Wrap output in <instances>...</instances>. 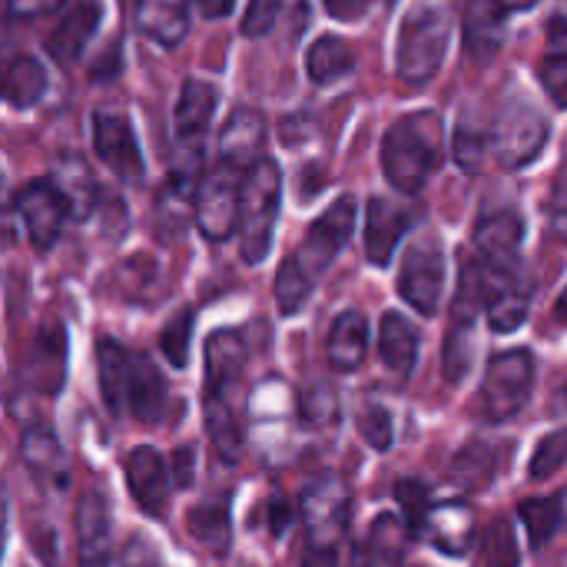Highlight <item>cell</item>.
<instances>
[{
	"label": "cell",
	"mask_w": 567,
	"mask_h": 567,
	"mask_svg": "<svg viewBox=\"0 0 567 567\" xmlns=\"http://www.w3.org/2000/svg\"><path fill=\"white\" fill-rule=\"evenodd\" d=\"M445 163V123L435 110H419L395 120L382 143V173L385 179L405 193L419 196L429 179Z\"/></svg>",
	"instance_id": "1"
},
{
	"label": "cell",
	"mask_w": 567,
	"mask_h": 567,
	"mask_svg": "<svg viewBox=\"0 0 567 567\" xmlns=\"http://www.w3.org/2000/svg\"><path fill=\"white\" fill-rule=\"evenodd\" d=\"M352 492L342 478L322 475L302 492V532L306 551L299 567H336L339 548L349 535Z\"/></svg>",
	"instance_id": "2"
},
{
	"label": "cell",
	"mask_w": 567,
	"mask_h": 567,
	"mask_svg": "<svg viewBox=\"0 0 567 567\" xmlns=\"http://www.w3.org/2000/svg\"><path fill=\"white\" fill-rule=\"evenodd\" d=\"M279 199H282V173L276 159L262 156L246 169L243 186H239V209H236L239 249L249 266H259L272 249Z\"/></svg>",
	"instance_id": "3"
},
{
	"label": "cell",
	"mask_w": 567,
	"mask_h": 567,
	"mask_svg": "<svg viewBox=\"0 0 567 567\" xmlns=\"http://www.w3.org/2000/svg\"><path fill=\"white\" fill-rule=\"evenodd\" d=\"M449 37H452V17L445 7L439 3H415L399 27V40H395V70L399 80L409 86H425L449 50Z\"/></svg>",
	"instance_id": "4"
},
{
	"label": "cell",
	"mask_w": 567,
	"mask_h": 567,
	"mask_svg": "<svg viewBox=\"0 0 567 567\" xmlns=\"http://www.w3.org/2000/svg\"><path fill=\"white\" fill-rule=\"evenodd\" d=\"M535 389V359L528 349H515V352H498L482 379L478 389V415L492 425H502L508 419H515Z\"/></svg>",
	"instance_id": "5"
},
{
	"label": "cell",
	"mask_w": 567,
	"mask_h": 567,
	"mask_svg": "<svg viewBox=\"0 0 567 567\" xmlns=\"http://www.w3.org/2000/svg\"><path fill=\"white\" fill-rule=\"evenodd\" d=\"M548 120L542 116V110L518 96V100H508L495 123L488 126V140H492V153L498 156V163L505 169H522L528 166L548 143Z\"/></svg>",
	"instance_id": "6"
},
{
	"label": "cell",
	"mask_w": 567,
	"mask_h": 567,
	"mask_svg": "<svg viewBox=\"0 0 567 567\" xmlns=\"http://www.w3.org/2000/svg\"><path fill=\"white\" fill-rule=\"evenodd\" d=\"M243 176L246 173L229 163H216L209 173L199 176V186L193 196V223L209 243H226L233 236Z\"/></svg>",
	"instance_id": "7"
},
{
	"label": "cell",
	"mask_w": 567,
	"mask_h": 567,
	"mask_svg": "<svg viewBox=\"0 0 567 567\" xmlns=\"http://www.w3.org/2000/svg\"><path fill=\"white\" fill-rule=\"evenodd\" d=\"M445 286V252L439 236H422L409 246L399 269V296L422 316H435Z\"/></svg>",
	"instance_id": "8"
},
{
	"label": "cell",
	"mask_w": 567,
	"mask_h": 567,
	"mask_svg": "<svg viewBox=\"0 0 567 567\" xmlns=\"http://www.w3.org/2000/svg\"><path fill=\"white\" fill-rule=\"evenodd\" d=\"M355 199L352 196H339L306 233V243L299 246V252L292 256L312 279H319V272L326 266H332V259L346 249V243L355 233Z\"/></svg>",
	"instance_id": "9"
},
{
	"label": "cell",
	"mask_w": 567,
	"mask_h": 567,
	"mask_svg": "<svg viewBox=\"0 0 567 567\" xmlns=\"http://www.w3.org/2000/svg\"><path fill=\"white\" fill-rule=\"evenodd\" d=\"M93 146H96V156L106 163V169L120 183L140 186L146 179V163H143V153L136 143V133L123 113H116V110L93 113Z\"/></svg>",
	"instance_id": "10"
},
{
	"label": "cell",
	"mask_w": 567,
	"mask_h": 567,
	"mask_svg": "<svg viewBox=\"0 0 567 567\" xmlns=\"http://www.w3.org/2000/svg\"><path fill=\"white\" fill-rule=\"evenodd\" d=\"M482 269V312L488 316V326L495 332H515L525 319H528V306H532V292L515 269Z\"/></svg>",
	"instance_id": "11"
},
{
	"label": "cell",
	"mask_w": 567,
	"mask_h": 567,
	"mask_svg": "<svg viewBox=\"0 0 567 567\" xmlns=\"http://www.w3.org/2000/svg\"><path fill=\"white\" fill-rule=\"evenodd\" d=\"M73 528H76V565L113 567V518L103 492L90 488L80 495L73 512Z\"/></svg>",
	"instance_id": "12"
},
{
	"label": "cell",
	"mask_w": 567,
	"mask_h": 567,
	"mask_svg": "<svg viewBox=\"0 0 567 567\" xmlns=\"http://www.w3.org/2000/svg\"><path fill=\"white\" fill-rule=\"evenodd\" d=\"M13 206H17V216L23 219V229H27L33 249L47 252L60 239V229L66 219V206H63L60 193L53 189V183L50 179H30L13 196Z\"/></svg>",
	"instance_id": "13"
},
{
	"label": "cell",
	"mask_w": 567,
	"mask_h": 567,
	"mask_svg": "<svg viewBox=\"0 0 567 567\" xmlns=\"http://www.w3.org/2000/svg\"><path fill=\"white\" fill-rule=\"evenodd\" d=\"M126 485H130V495L133 502L150 515V518H163L166 515V505H169V472H166V462L156 449H133L126 455Z\"/></svg>",
	"instance_id": "14"
},
{
	"label": "cell",
	"mask_w": 567,
	"mask_h": 567,
	"mask_svg": "<svg viewBox=\"0 0 567 567\" xmlns=\"http://www.w3.org/2000/svg\"><path fill=\"white\" fill-rule=\"evenodd\" d=\"M522 239H525V219L515 209H502V213L485 216L475 226L478 262L485 269H515Z\"/></svg>",
	"instance_id": "15"
},
{
	"label": "cell",
	"mask_w": 567,
	"mask_h": 567,
	"mask_svg": "<svg viewBox=\"0 0 567 567\" xmlns=\"http://www.w3.org/2000/svg\"><path fill=\"white\" fill-rule=\"evenodd\" d=\"M219 103V90L206 80H186L173 110V143L176 146H203L206 130L213 123Z\"/></svg>",
	"instance_id": "16"
},
{
	"label": "cell",
	"mask_w": 567,
	"mask_h": 567,
	"mask_svg": "<svg viewBox=\"0 0 567 567\" xmlns=\"http://www.w3.org/2000/svg\"><path fill=\"white\" fill-rule=\"evenodd\" d=\"M266 130V116L256 106H236L219 133V163L246 173L256 159H262Z\"/></svg>",
	"instance_id": "17"
},
{
	"label": "cell",
	"mask_w": 567,
	"mask_h": 567,
	"mask_svg": "<svg viewBox=\"0 0 567 567\" xmlns=\"http://www.w3.org/2000/svg\"><path fill=\"white\" fill-rule=\"evenodd\" d=\"M20 455H23V465L33 475V482L43 485L47 492H63L70 485L66 455H63V445L50 425H30L23 432Z\"/></svg>",
	"instance_id": "18"
},
{
	"label": "cell",
	"mask_w": 567,
	"mask_h": 567,
	"mask_svg": "<svg viewBox=\"0 0 567 567\" xmlns=\"http://www.w3.org/2000/svg\"><path fill=\"white\" fill-rule=\"evenodd\" d=\"M429 535L432 545L449 558H465L475 545V512L465 502H445L429 508L419 535Z\"/></svg>",
	"instance_id": "19"
},
{
	"label": "cell",
	"mask_w": 567,
	"mask_h": 567,
	"mask_svg": "<svg viewBox=\"0 0 567 567\" xmlns=\"http://www.w3.org/2000/svg\"><path fill=\"white\" fill-rule=\"evenodd\" d=\"M412 216L392 203V199H382V196H372L369 199V213H365V256L372 266H389L405 229H409Z\"/></svg>",
	"instance_id": "20"
},
{
	"label": "cell",
	"mask_w": 567,
	"mask_h": 567,
	"mask_svg": "<svg viewBox=\"0 0 567 567\" xmlns=\"http://www.w3.org/2000/svg\"><path fill=\"white\" fill-rule=\"evenodd\" d=\"M508 7L502 0H465L462 10V33L465 47L475 60H492L505 43Z\"/></svg>",
	"instance_id": "21"
},
{
	"label": "cell",
	"mask_w": 567,
	"mask_h": 567,
	"mask_svg": "<svg viewBox=\"0 0 567 567\" xmlns=\"http://www.w3.org/2000/svg\"><path fill=\"white\" fill-rule=\"evenodd\" d=\"M100 17H103L100 0H80V3H73V7L63 13V20L56 23V30L47 37L50 56H53L60 66L76 63V60L83 56L90 37H93L96 27H100Z\"/></svg>",
	"instance_id": "22"
},
{
	"label": "cell",
	"mask_w": 567,
	"mask_h": 567,
	"mask_svg": "<svg viewBox=\"0 0 567 567\" xmlns=\"http://www.w3.org/2000/svg\"><path fill=\"white\" fill-rule=\"evenodd\" d=\"M409 528L399 515H379L352 551L349 567H402Z\"/></svg>",
	"instance_id": "23"
},
{
	"label": "cell",
	"mask_w": 567,
	"mask_h": 567,
	"mask_svg": "<svg viewBox=\"0 0 567 567\" xmlns=\"http://www.w3.org/2000/svg\"><path fill=\"white\" fill-rule=\"evenodd\" d=\"M246 365V342L233 329H219L206 339V392L203 395H219L229 399L233 385L239 382Z\"/></svg>",
	"instance_id": "24"
},
{
	"label": "cell",
	"mask_w": 567,
	"mask_h": 567,
	"mask_svg": "<svg viewBox=\"0 0 567 567\" xmlns=\"http://www.w3.org/2000/svg\"><path fill=\"white\" fill-rule=\"evenodd\" d=\"M50 183L60 193V199H63V206H66V213L73 219H86L90 213H96L100 189H96V179H93L83 156H76V153L60 156L53 173H50Z\"/></svg>",
	"instance_id": "25"
},
{
	"label": "cell",
	"mask_w": 567,
	"mask_h": 567,
	"mask_svg": "<svg viewBox=\"0 0 567 567\" xmlns=\"http://www.w3.org/2000/svg\"><path fill=\"white\" fill-rule=\"evenodd\" d=\"M136 27L153 43L173 50L189 33V0H136Z\"/></svg>",
	"instance_id": "26"
},
{
	"label": "cell",
	"mask_w": 567,
	"mask_h": 567,
	"mask_svg": "<svg viewBox=\"0 0 567 567\" xmlns=\"http://www.w3.org/2000/svg\"><path fill=\"white\" fill-rule=\"evenodd\" d=\"M166 409V382L146 355H133L126 382V415L153 425Z\"/></svg>",
	"instance_id": "27"
},
{
	"label": "cell",
	"mask_w": 567,
	"mask_h": 567,
	"mask_svg": "<svg viewBox=\"0 0 567 567\" xmlns=\"http://www.w3.org/2000/svg\"><path fill=\"white\" fill-rule=\"evenodd\" d=\"M199 179H186L176 173H166V183L156 196V233L163 243L179 239L193 226V196Z\"/></svg>",
	"instance_id": "28"
},
{
	"label": "cell",
	"mask_w": 567,
	"mask_h": 567,
	"mask_svg": "<svg viewBox=\"0 0 567 567\" xmlns=\"http://www.w3.org/2000/svg\"><path fill=\"white\" fill-rule=\"evenodd\" d=\"M369 352V322L362 312L346 309L336 316L329 339H326V355L336 372H355Z\"/></svg>",
	"instance_id": "29"
},
{
	"label": "cell",
	"mask_w": 567,
	"mask_h": 567,
	"mask_svg": "<svg viewBox=\"0 0 567 567\" xmlns=\"http://www.w3.org/2000/svg\"><path fill=\"white\" fill-rule=\"evenodd\" d=\"M379 355L395 375H412L419 362V329L402 312H385L379 329Z\"/></svg>",
	"instance_id": "30"
},
{
	"label": "cell",
	"mask_w": 567,
	"mask_h": 567,
	"mask_svg": "<svg viewBox=\"0 0 567 567\" xmlns=\"http://www.w3.org/2000/svg\"><path fill=\"white\" fill-rule=\"evenodd\" d=\"M133 352L113 339H100L96 346V369H100V395L110 415H126V382H130Z\"/></svg>",
	"instance_id": "31"
},
{
	"label": "cell",
	"mask_w": 567,
	"mask_h": 567,
	"mask_svg": "<svg viewBox=\"0 0 567 567\" xmlns=\"http://www.w3.org/2000/svg\"><path fill=\"white\" fill-rule=\"evenodd\" d=\"M47 93V70L37 56H13L7 66H3V76H0V100H7L10 106L17 110H27L33 106L40 96Z\"/></svg>",
	"instance_id": "32"
},
{
	"label": "cell",
	"mask_w": 567,
	"mask_h": 567,
	"mask_svg": "<svg viewBox=\"0 0 567 567\" xmlns=\"http://www.w3.org/2000/svg\"><path fill=\"white\" fill-rule=\"evenodd\" d=\"M66 375V332L43 329L33 342V389H43L47 395H56Z\"/></svg>",
	"instance_id": "33"
},
{
	"label": "cell",
	"mask_w": 567,
	"mask_h": 567,
	"mask_svg": "<svg viewBox=\"0 0 567 567\" xmlns=\"http://www.w3.org/2000/svg\"><path fill=\"white\" fill-rule=\"evenodd\" d=\"M203 412H206V432L213 439L216 455L226 465H236L243 458V432H239V422H236V412H233L229 399L203 395Z\"/></svg>",
	"instance_id": "34"
},
{
	"label": "cell",
	"mask_w": 567,
	"mask_h": 567,
	"mask_svg": "<svg viewBox=\"0 0 567 567\" xmlns=\"http://www.w3.org/2000/svg\"><path fill=\"white\" fill-rule=\"evenodd\" d=\"M306 70H309V80L319 83V86L336 83V80H342V76H349L355 70V50L342 37H319L309 47Z\"/></svg>",
	"instance_id": "35"
},
{
	"label": "cell",
	"mask_w": 567,
	"mask_h": 567,
	"mask_svg": "<svg viewBox=\"0 0 567 567\" xmlns=\"http://www.w3.org/2000/svg\"><path fill=\"white\" fill-rule=\"evenodd\" d=\"M189 535L213 555L229 551V502L226 498H209L189 512Z\"/></svg>",
	"instance_id": "36"
},
{
	"label": "cell",
	"mask_w": 567,
	"mask_h": 567,
	"mask_svg": "<svg viewBox=\"0 0 567 567\" xmlns=\"http://www.w3.org/2000/svg\"><path fill=\"white\" fill-rule=\"evenodd\" d=\"M518 518L532 538L535 548L548 545L558 532H561V518H565V498L561 495H548V498H528L518 505Z\"/></svg>",
	"instance_id": "37"
},
{
	"label": "cell",
	"mask_w": 567,
	"mask_h": 567,
	"mask_svg": "<svg viewBox=\"0 0 567 567\" xmlns=\"http://www.w3.org/2000/svg\"><path fill=\"white\" fill-rule=\"evenodd\" d=\"M312 289H316V279L289 256L279 266V272H276V302H279V312L282 316H296L309 302Z\"/></svg>",
	"instance_id": "38"
},
{
	"label": "cell",
	"mask_w": 567,
	"mask_h": 567,
	"mask_svg": "<svg viewBox=\"0 0 567 567\" xmlns=\"http://www.w3.org/2000/svg\"><path fill=\"white\" fill-rule=\"evenodd\" d=\"M488 150H492L488 126L485 123H475L472 116H462L458 120V130H455V163L465 173H482V166L488 159Z\"/></svg>",
	"instance_id": "39"
},
{
	"label": "cell",
	"mask_w": 567,
	"mask_h": 567,
	"mask_svg": "<svg viewBox=\"0 0 567 567\" xmlns=\"http://www.w3.org/2000/svg\"><path fill=\"white\" fill-rule=\"evenodd\" d=\"M472 352H475V326H449V336H445V352H442V369H445V379L455 385L468 375L472 369Z\"/></svg>",
	"instance_id": "40"
},
{
	"label": "cell",
	"mask_w": 567,
	"mask_h": 567,
	"mask_svg": "<svg viewBox=\"0 0 567 567\" xmlns=\"http://www.w3.org/2000/svg\"><path fill=\"white\" fill-rule=\"evenodd\" d=\"M299 419L312 432L332 425L339 419V395H336V389H329L322 382L302 389V395H299Z\"/></svg>",
	"instance_id": "41"
},
{
	"label": "cell",
	"mask_w": 567,
	"mask_h": 567,
	"mask_svg": "<svg viewBox=\"0 0 567 567\" xmlns=\"http://www.w3.org/2000/svg\"><path fill=\"white\" fill-rule=\"evenodd\" d=\"M193 319H196L193 309H179V312L166 322V329H163V336H159V349H163V355L169 359L173 369H186V362H189Z\"/></svg>",
	"instance_id": "42"
},
{
	"label": "cell",
	"mask_w": 567,
	"mask_h": 567,
	"mask_svg": "<svg viewBox=\"0 0 567 567\" xmlns=\"http://www.w3.org/2000/svg\"><path fill=\"white\" fill-rule=\"evenodd\" d=\"M482 558L485 567H518L522 565V551H518V542H515V528L512 522H495L488 532H485V542H482Z\"/></svg>",
	"instance_id": "43"
},
{
	"label": "cell",
	"mask_w": 567,
	"mask_h": 567,
	"mask_svg": "<svg viewBox=\"0 0 567 567\" xmlns=\"http://www.w3.org/2000/svg\"><path fill=\"white\" fill-rule=\"evenodd\" d=\"M395 502L402 505V522H405L409 535H419V528H422V522H425V515L432 508L429 488L422 482H415V478H402L395 485Z\"/></svg>",
	"instance_id": "44"
},
{
	"label": "cell",
	"mask_w": 567,
	"mask_h": 567,
	"mask_svg": "<svg viewBox=\"0 0 567 567\" xmlns=\"http://www.w3.org/2000/svg\"><path fill=\"white\" fill-rule=\"evenodd\" d=\"M565 455H567V435L558 429V432H551L548 439H542V445H538V452H535V458H532V478L538 482V478H551V475H558L561 472V465H565Z\"/></svg>",
	"instance_id": "45"
},
{
	"label": "cell",
	"mask_w": 567,
	"mask_h": 567,
	"mask_svg": "<svg viewBox=\"0 0 567 567\" xmlns=\"http://www.w3.org/2000/svg\"><path fill=\"white\" fill-rule=\"evenodd\" d=\"M286 3L289 0H249V7L243 13V33L246 37H266L276 27Z\"/></svg>",
	"instance_id": "46"
},
{
	"label": "cell",
	"mask_w": 567,
	"mask_h": 567,
	"mask_svg": "<svg viewBox=\"0 0 567 567\" xmlns=\"http://www.w3.org/2000/svg\"><path fill=\"white\" fill-rule=\"evenodd\" d=\"M359 432L362 439L375 449V452H385L392 445V415L382 409V405H369L362 415H359Z\"/></svg>",
	"instance_id": "47"
},
{
	"label": "cell",
	"mask_w": 567,
	"mask_h": 567,
	"mask_svg": "<svg viewBox=\"0 0 567 567\" xmlns=\"http://www.w3.org/2000/svg\"><path fill=\"white\" fill-rule=\"evenodd\" d=\"M542 83H545V90H548L551 103H555V106H565L567 53H551V50H548V56H545V63H542Z\"/></svg>",
	"instance_id": "48"
},
{
	"label": "cell",
	"mask_w": 567,
	"mask_h": 567,
	"mask_svg": "<svg viewBox=\"0 0 567 567\" xmlns=\"http://www.w3.org/2000/svg\"><path fill=\"white\" fill-rule=\"evenodd\" d=\"M120 567H163V561H159L156 548H153L146 538L133 535V538L123 545V551H120Z\"/></svg>",
	"instance_id": "49"
},
{
	"label": "cell",
	"mask_w": 567,
	"mask_h": 567,
	"mask_svg": "<svg viewBox=\"0 0 567 567\" xmlns=\"http://www.w3.org/2000/svg\"><path fill=\"white\" fill-rule=\"evenodd\" d=\"M60 7H63V0H7V13L13 20H33L50 10H60Z\"/></svg>",
	"instance_id": "50"
},
{
	"label": "cell",
	"mask_w": 567,
	"mask_h": 567,
	"mask_svg": "<svg viewBox=\"0 0 567 567\" xmlns=\"http://www.w3.org/2000/svg\"><path fill=\"white\" fill-rule=\"evenodd\" d=\"M375 0H322L326 13L336 17V20H359V17H365V10Z\"/></svg>",
	"instance_id": "51"
},
{
	"label": "cell",
	"mask_w": 567,
	"mask_h": 567,
	"mask_svg": "<svg viewBox=\"0 0 567 567\" xmlns=\"http://www.w3.org/2000/svg\"><path fill=\"white\" fill-rule=\"evenodd\" d=\"M169 472H173V478H176L179 488H189L193 485V449H179L169 458Z\"/></svg>",
	"instance_id": "52"
},
{
	"label": "cell",
	"mask_w": 567,
	"mask_h": 567,
	"mask_svg": "<svg viewBox=\"0 0 567 567\" xmlns=\"http://www.w3.org/2000/svg\"><path fill=\"white\" fill-rule=\"evenodd\" d=\"M233 7H236V0H196V10L206 20H223V17L233 13Z\"/></svg>",
	"instance_id": "53"
},
{
	"label": "cell",
	"mask_w": 567,
	"mask_h": 567,
	"mask_svg": "<svg viewBox=\"0 0 567 567\" xmlns=\"http://www.w3.org/2000/svg\"><path fill=\"white\" fill-rule=\"evenodd\" d=\"M13 239V226H10V186L0 173V239Z\"/></svg>",
	"instance_id": "54"
},
{
	"label": "cell",
	"mask_w": 567,
	"mask_h": 567,
	"mask_svg": "<svg viewBox=\"0 0 567 567\" xmlns=\"http://www.w3.org/2000/svg\"><path fill=\"white\" fill-rule=\"evenodd\" d=\"M3 542H7V505L0 502V558H3Z\"/></svg>",
	"instance_id": "55"
},
{
	"label": "cell",
	"mask_w": 567,
	"mask_h": 567,
	"mask_svg": "<svg viewBox=\"0 0 567 567\" xmlns=\"http://www.w3.org/2000/svg\"><path fill=\"white\" fill-rule=\"evenodd\" d=\"M502 3H505L508 10H532L538 0H502Z\"/></svg>",
	"instance_id": "56"
},
{
	"label": "cell",
	"mask_w": 567,
	"mask_h": 567,
	"mask_svg": "<svg viewBox=\"0 0 567 567\" xmlns=\"http://www.w3.org/2000/svg\"><path fill=\"white\" fill-rule=\"evenodd\" d=\"M3 66H7V63H0V76H3Z\"/></svg>",
	"instance_id": "57"
}]
</instances>
